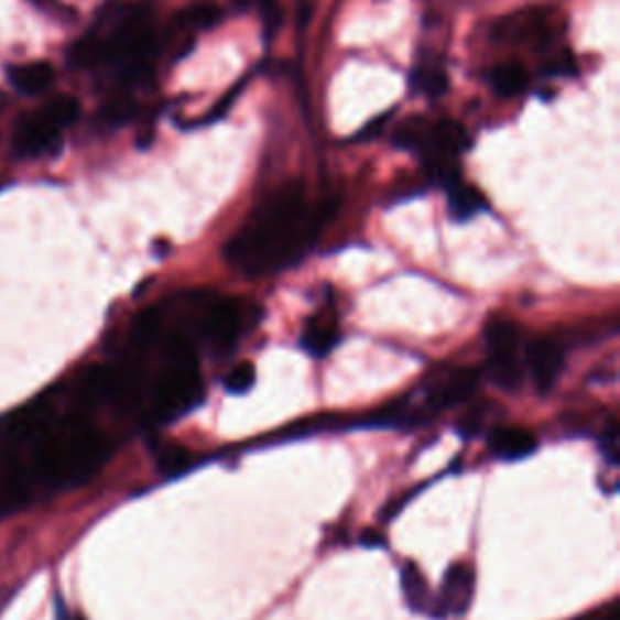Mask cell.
Segmentation results:
<instances>
[{
  "label": "cell",
  "instance_id": "5bb4252c",
  "mask_svg": "<svg viewBox=\"0 0 620 620\" xmlns=\"http://www.w3.org/2000/svg\"><path fill=\"white\" fill-rule=\"evenodd\" d=\"M490 83H492V88H494L497 95L514 97V95H519L521 90L526 88L529 76H526L524 66H519V64H502V66H497V68L490 73Z\"/></svg>",
  "mask_w": 620,
  "mask_h": 620
},
{
  "label": "cell",
  "instance_id": "44dd1931",
  "mask_svg": "<svg viewBox=\"0 0 620 620\" xmlns=\"http://www.w3.org/2000/svg\"><path fill=\"white\" fill-rule=\"evenodd\" d=\"M601 452L611 466L618 464V432L616 422H609V429L601 434Z\"/></svg>",
  "mask_w": 620,
  "mask_h": 620
},
{
  "label": "cell",
  "instance_id": "cb8c5ba5",
  "mask_svg": "<svg viewBox=\"0 0 620 620\" xmlns=\"http://www.w3.org/2000/svg\"><path fill=\"white\" fill-rule=\"evenodd\" d=\"M238 3H240V6H246V3H248V0H238Z\"/></svg>",
  "mask_w": 620,
  "mask_h": 620
},
{
  "label": "cell",
  "instance_id": "ac0fdd59",
  "mask_svg": "<svg viewBox=\"0 0 620 620\" xmlns=\"http://www.w3.org/2000/svg\"><path fill=\"white\" fill-rule=\"evenodd\" d=\"M412 83H415V88L422 90L424 95L436 97L442 95L448 88V78L444 70H436V68H420L412 73Z\"/></svg>",
  "mask_w": 620,
  "mask_h": 620
},
{
  "label": "cell",
  "instance_id": "d6986e66",
  "mask_svg": "<svg viewBox=\"0 0 620 620\" xmlns=\"http://www.w3.org/2000/svg\"><path fill=\"white\" fill-rule=\"evenodd\" d=\"M133 112H137V107H133L131 100H127V97H117V100L105 105V109L100 112V121L107 127H121L133 117Z\"/></svg>",
  "mask_w": 620,
  "mask_h": 620
},
{
  "label": "cell",
  "instance_id": "7a4b0ae2",
  "mask_svg": "<svg viewBox=\"0 0 620 620\" xmlns=\"http://www.w3.org/2000/svg\"><path fill=\"white\" fill-rule=\"evenodd\" d=\"M524 347L519 327L507 318H494L485 327V371L502 391L516 393L524 383Z\"/></svg>",
  "mask_w": 620,
  "mask_h": 620
},
{
  "label": "cell",
  "instance_id": "ffe728a7",
  "mask_svg": "<svg viewBox=\"0 0 620 620\" xmlns=\"http://www.w3.org/2000/svg\"><path fill=\"white\" fill-rule=\"evenodd\" d=\"M254 385V367L248 361L238 363V367L226 376V391L230 395H246Z\"/></svg>",
  "mask_w": 620,
  "mask_h": 620
},
{
  "label": "cell",
  "instance_id": "e0dca14e",
  "mask_svg": "<svg viewBox=\"0 0 620 620\" xmlns=\"http://www.w3.org/2000/svg\"><path fill=\"white\" fill-rule=\"evenodd\" d=\"M194 466V454L182 446H167L165 452L157 456V470L165 478H177L182 472H187Z\"/></svg>",
  "mask_w": 620,
  "mask_h": 620
},
{
  "label": "cell",
  "instance_id": "6da1fadb",
  "mask_svg": "<svg viewBox=\"0 0 620 620\" xmlns=\"http://www.w3.org/2000/svg\"><path fill=\"white\" fill-rule=\"evenodd\" d=\"M333 209L330 202L311 206L303 185L291 182L250 214L248 224L228 240L224 258L248 276L282 272L313 246Z\"/></svg>",
  "mask_w": 620,
  "mask_h": 620
},
{
  "label": "cell",
  "instance_id": "ba28073f",
  "mask_svg": "<svg viewBox=\"0 0 620 620\" xmlns=\"http://www.w3.org/2000/svg\"><path fill=\"white\" fill-rule=\"evenodd\" d=\"M545 36H548V20L543 18V12H519L494 28V40L507 44H533Z\"/></svg>",
  "mask_w": 620,
  "mask_h": 620
},
{
  "label": "cell",
  "instance_id": "5b68a950",
  "mask_svg": "<svg viewBox=\"0 0 620 620\" xmlns=\"http://www.w3.org/2000/svg\"><path fill=\"white\" fill-rule=\"evenodd\" d=\"M526 369L541 395H548L565 369V349L557 339L539 337L526 347Z\"/></svg>",
  "mask_w": 620,
  "mask_h": 620
},
{
  "label": "cell",
  "instance_id": "8fae6325",
  "mask_svg": "<svg viewBox=\"0 0 620 620\" xmlns=\"http://www.w3.org/2000/svg\"><path fill=\"white\" fill-rule=\"evenodd\" d=\"M8 80L20 95H40L52 88L54 68L46 61H32V64H18L8 68Z\"/></svg>",
  "mask_w": 620,
  "mask_h": 620
},
{
  "label": "cell",
  "instance_id": "4fadbf2b",
  "mask_svg": "<svg viewBox=\"0 0 620 620\" xmlns=\"http://www.w3.org/2000/svg\"><path fill=\"white\" fill-rule=\"evenodd\" d=\"M400 581H403V597L410 609L417 613H427L429 585H427V579H424V575L420 573V567L415 563H407L403 567V575H400Z\"/></svg>",
  "mask_w": 620,
  "mask_h": 620
},
{
  "label": "cell",
  "instance_id": "3957f363",
  "mask_svg": "<svg viewBox=\"0 0 620 620\" xmlns=\"http://www.w3.org/2000/svg\"><path fill=\"white\" fill-rule=\"evenodd\" d=\"M395 143L420 153L424 161L432 163L436 170H444L446 161H452L466 145V131L460 129L456 121L448 119L429 121L415 117L398 129Z\"/></svg>",
  "mask_w": 620,
  "mask_h": 620
},
{
  "label": "cell",
  "instance_id": "30bf717a",
  "mask_svg": "<svg viewBox=\"0 0 620 620\" xmlns=\"http://www.w3.org/2000/svg\"><path fill=\"white\" fill-rule=\"evenodd\" d=\"M490 452L502 460L529 458L539 448L536 436L524 427H497L490 432Z\"/></svg>",
  "mask_w": 620,
  "mask_h": 620
},
{
  "label": "cell",
  "instance_id": "2e32d148",
  "mask_svg": "<svg viewBox=\"0 0 620 620\" xmlns=\"http://www.w3.org/2000/svg\"><path fill=\"white\" fill-rule=\"evenodd\" d=\"M221 20V10L209 3L202 6H192L187 10H182L177 15V28L187 30V32H199V30H209L214 24H218Z\"/></svg>",
  "mask_w": 620,
  "mask_h": 620
},
{
  "label": "cell",
  "instance_id": "603a6c76",
  "mask_svg": "<svg viewBox=\"0 0 620 620\" xmlns=\"http://www.w3.org/2000/svg\"><path fill=\"white\" fill-rule=\"evenodd\" d=\"M385 121H388V115H381L379 119H376V121H373V124H369L367 129H363V131L359 133V137H361V139H371V133L379 131V129H381V127L385 124Z\"/></svg>",
  "mask_w": 620,
  "mask_h": 620
},
{
  "label": "cell",
  "instance_id": "277c9868",
  "mask_svg": "<svg viewBox=\"0 0 620 620\" xmlns=\"http://www.w3.org/2000/svg\"><path fill=\"white\" fill-rule=\"evenodd\" d=\"M480 383V371L470 367H456L446 369L442 376L429 381L427 391H424V407H427L429 415L436 412L452 410L476 393V388Z\"/></svg>",
  "mask_w": 620,
  "mask_h": 620
},
{
  "label": "cell",
  "instance_id": "7402d4cb",
  "mask_svg": "<svg viewBox=\"0 0 620 620\" xmlns=\"http://www.w3.org/2000/svg\"><path fill=\"white\" fill-rule=\"evenodd\" d=\"M260 8H262L267 32H276L279 22H282V8H279V0H260Z\"/></svg>",
  "mask_w": 620,
  "mask_h": 620
},
{
  "label": "cell",
  "instance_id": "7c38bea8",
  "mask_svg": "<svg viewBox=\"0 0 620 620\" xmlns=\"http://www.w3.org/2000/svg\"><path fill=\"white\" fill-rule=\"evenodd\" d=\"M485 209H488V199L476 187L464 185V182L448 185V214L454 221H470L472 216L482 214Z\"/></svg>",
  "mask_w": 620,
  "mask_h": 620
},
{
  "label": "cell",
  "instance_id": "52a82bcc",
  "mask_svg": "<svg viewBox=\"0 0 620 620\" xmlns=\"http://www.w3.org/2000/svg\"><path fill=\"white\" fill-rule=\"evenodd\" d=\"M472 594H476V575L468 565H454L448 569L444 581H442V594L439 603H436V611H442V616H466Z\"/></svg>",
  "mask_w": 620,
  "mask_h": 620
},
{
  "label": "cell",
  "instance_id": "9c48e42d",
  "mask_svg": "<svg viewBox=\"0 0 620 620\" xmlns=\"http://www.w3.org/2000/svg\"><path fill=\"white\" fill-rule=\"evenodd\" d=\"M337 342H339V327H337L335 315H330V313L313 315L301 333V347L315 359H323L330 355V351L337 347Z\"/></svg>",
  "mask_w": 620,
  "mask_h": 620
},
{
  "label": "cell",
  "instance_id": "9a60e30c",
  "mask_svg": "<svg viewBox=\"0 0 620 620\" xmlns=\"http://www.w3.org/2000/svg\"><path fill=\"white\" fill-rule=\"evenodd\" d=\"M40 112H42V117H46L48 121H52L56 129L64 131V129L73 127L78 121L80 105H78V100H73V97L64 95V97H56V100L44 105Z\"/></svg>",
  "mask_w": 620,
  "mask_h": 620
},
{
  "label": "cell",
  "instance_id": "8992f818",
  "mask_svg": "<svg viewBox=\"0 0 620 620\" xmlns=\"http://www.w3.org/2000/svg\"><path fill=\"white\" fill-rule=\"evenodd\" d=\"M12 149L20 157H44L61 149V129H56L52 121L42 117L40 109L34 115L20 119L12 137Z\"/></svg>",
  "mask_w": 620,
  "mask_h": 620
}]
</instances>
